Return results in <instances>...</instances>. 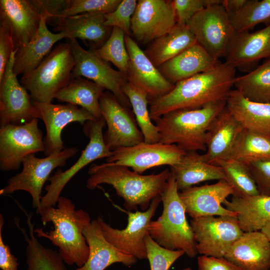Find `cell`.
Segmentation results:
<instances>
[{
    "label": "cell",
    "instance_id": "obj_1",
    "mask_svg": "<svg viewBox=\"0 0 270 270\" xmlns=\"http://www.w3.org/2000/svg\"><path fill=\"white\" fill-rule=\"evenodd\" d=\"M236 72L234 67L220 62L209 70L176 83L169 92L148 103L152 120L172 111L196 109L226 101L234 86Z\"/></svg>",
    "mask_w": 270,
    "mask_h": 270
},
{
    "label": "cell",
    "instance_id": "obj_2",
    "mask_svg": "<svg viewBox=\"0 0 270 270\" xmlns=\"http://www.w3.org/2000/svg\"><path fill=\"white\" fill-rule=\"evenodd\" d=\"M86 186L93 190L100 184L111 185L124 200L127 211L148 209L152 200L164 192L170 174L166 169L158 174L142 175L128 167L104 162L92 164L88 170Z\"/></svg>",
    "mask_w": 270,
    "mask_h": 270
},
{
    "label": "cell",
    "instance_id": "obj_3",
    "mask_svg": "<svg viewBox=\"0 0 270 270\" xmlns=\"http://www.w3.org/2000/svg\"><path fill=\"white\" fill-rule=\"evenodd\" d=\"M40 220L45 225L52 222L53 230L44 232L42 228H34L35 234L50 240L58 248V254L68 265L83 266L89 256V248L82 234L84 226L91 221L88 214L82 210H76L72 200L60 196L56 208L40 210Z\"/></svg>",
    "mask_w": 270,
    "mask_h": 270
},
{
    "label": "cell",
    "instance_id": "obj_4",
    "mask_svg": "<svg viewBox=\"0 0 270 270\" xmlns=\"http://www.w3.org/2000/svg\"><path fill=\"white\" fill-rule=\"evenodd\" d=\"M226 101L210 103L196 109L178 110L156 120L159 142L176 144L186 152L206 151L208 130L224 109Z\"/></svg>",
    "mask_w": 270,
    "mask_h": 270
},
{
    "label": "cell",
    "instance_id": "obj_5",
    "mask_svg": "<svg viewBox=\"0 0 270 270\" xmlns=\"http://www.w3.org/2000/svg\"><path fill=\"white\" fill-rule=\"evenodd\" d=\"M163 210L160 216L152 220L148 232L158 244L171 250H182L190 258L198 254L192 227L180 196L174 176L170 172L167 184L160 194Z\"/></svg>",
    "mask_w": 270,
    "mask_h": 270
},
{
    "label": "cell",
    "instance_id": "obj_6",
    "mask_svg": "<svg viewBox=\"0 0 270 270\" xmlns=\"http://www.w3.org/2000/svg\"><path fill=\"white\" fill-rule=\"evenodd\" d=\"M75 64L69 42L60 43L34 69L22 74L20 83L32 100L51 103L71 80Z\"/></svg>",
    "mask_w": 270,
    "mask_h": 270
},
{
    "label": "cell",
    "instance_id": "obj_7",
    "mask_svg": "<svg viewBox=\"0 0 270 270\" xmlns=\"http://www.w3.org/2000/svg\"><path fill=\"white\" fill-rule=\"evenodd\" d=\"M78 150L76 147L68 148L44 158H38L34 154L28 156L22 162V170L8 179L6 186L0 190V195L9 194L18 190L26 191L30 195L32 206L37 212L42 196V188L52 172L56 168L64 166Z\"/></svg>",
    "mask_w": 270,
    "mask_h": 270
},
{
    "label": "cell",
    "instance_id": "obj_8",
    "mask_svg": "<svg viewBox=\"0 0 270 270\" xmlns=\"http://www.w3.org/2000/svg\"><path fill=\"white\" fill-rule=\"evenodd\" d=\"M102 117L88 120L83 124V132L89 142L82 152L76 162L68 168L62 170L58 168L50 176V183L45 186L46 194L42 198L39 211L43 208L54 206L61 196V193L70 180L82 168L95 160L110 157L111 151L105 144L102 130L106 125Z\"/></svg>",
    "mask_w": 270,
    "mask_h": 270
},
{
    "label": "cell",
    "instance_id": "obj_9",
    "mask_svg": "<svg viewBox=\"0 0 270 270\" xmlns=\"http://www.w3.org/2000/svg\"><path fill=\"white\" fill-rule=\"evenodd\" d=\"M186 26L200 44L216 60L225 56L234 31L229 14L221 4L208 6L196 14Z\"/></svg>",
    "mask_w": 270,
    "mask_h": 270
},
{
    "label": "cell",
    "instance_id": "obj_10",
    "mask_svg": "<svg viewBox=\"0 0 270 270\" xmlns=\"http://www.w3.org/2000/svg\"><path fill=\"white\" fill-rule=\"evenodd\" d=\"M190 225L198 253L208 256L224 258L244 233L236 216L196 218Z\"/></svg>",
    "mask_w": 270,
    "mask_h": 270
},
{
    "label": "cell",
    "instance_id": "obj_11",
    "mask_svg": "<svg viewBox=\"0 0 270 270\" xmlns=\"http://www.w3.org/2000/svg\"><path fill=\"white\" fill-rule=\"evenodd\" d=\"M44 150L38 118L0 128V169L3 172L18 170L26 156Z\"/></svg>",
    "mask_w": 270,
    "mask_h": 270
},
{
    "label": "cell",
    "instance_id": "obj_12",
    "mask_svg": "<svg viewBox=\"0 0 270 270\" xmlns=\"http://www.w3.org/2000/svg\"><path fill=\"white\" fill-rule=\"evenodd\" d=\"M68 42L76 62L71 79L85 78L96 83L110 91L122 106L128 108L131 105L123 92V87L128 82L127 76L114 70L92 49H84L76 39H68Z\"/></svg>",
    "mask_w": 270,
    "mask_h": 270
},
{
    "label": "cell",
    "instance_id": "obj_13",
    "mask_svg": "<svg viewBox=\"0 0 270 270\" xmlns=\"http://www.w3.org/2000/svg\"><path fill=\"white\" fill-rule=\"evenodd\" d=\"M162 202L160 196L156 197L149 208L144 211H126L128 224L126 228L119 230L112 228L98 217L97 220L106 240L121 252L138 260L147 259L145 238L152 217Z\"/></svg>",
    "mask_w": 270,
    "mask_h": 270
},
{
    "label": "cell",
    "instance_id": "obj_14",
    "mask_svg": "<svg viewBox=\"0 0 270 270\" xmlns=\"http://www.w3.org/2000/svg\"><path fill=\"white\" fill-rule=\"evenodd\" d=\"M16 50L11 54L0 80V128L8 124H22L34 118L42 119L26 89L20 82L13 68Z\"/></svg>",
    "mask_w": 270,
    "mask_h": 270
},
{
    "label": "cell",
    "instance_id": "obj_15",
    "mask_svg": "<svg viewBox=\"0 0 270 270\" xmlns=\"http://www.w3.org/2000/svg\"><path fill=\"white\" fill-rule=\"evenodd\" d=\"M186 152L176 144L145 142L112 151L106 162L131 168L142 174L148 169L163 165L170 167L178 164Z\"/></svg>",
    "mask_w": 270,
    "mask_h": 270
},
{
    "label": "cell",
    "instance_id": "obj_16",
    "mask_svg": "<svg viewBox=\"0 0 270 270\" xmlns=\"http://www.w3.org/2000/svg\"><path fill=\"white\" fill-rule=\"evenodd\" d=\"M100 106L102 116L107 126L104 140L111 151L144 142L143 134L130 110L112 93L104 92L100 99Z\"/></svg>",
    "mask_w": 270,
    "mask_h": 270
},
{
    "label": "cell",
    "instance_id": "obj_17",
    "mask_svg": "<svg viewBox=\"0 0 270 270\" xmlns=\"http://www.w3.org/2000/svg\"><path fill=\"white\" fill-rule=\"evenodd\" d=\"M176 24L172 0H139L130 30L138 40L148 43L168 32Z\"/></svg>",
    "mask_w": 270,
    "mask_h": 270
},
{
    "label": "cell",
    "instance_id": "obj_18",
    "mask_svg": "<svg viewBox=\"0 0 270 270\" xmlns=\"http://www.w3.org/2000/svg\"><path fill=\"white\" fill-rule=\"evenodd\" d=\"M129 56L128 80L144 92L148 103L171 91L175 84L168 81L130 36H125Z\"/></svg>",
    "mask_w": 270,
    "mask_h": 270
},
{
    "label": "cell",
    "instance_id": "obj_19",
    "mask_svg": "<svg viewBox=\"0 0 270 270\" xmlns=\"http://www.w3.org/2000/svg\"><path fill=\"white\" fill-rule=\"evenodd\" d=\"M32 102L39 110L41 120L45 125L44 153L46 156L64 149L62 132L68 124L74 122L84 124L88 120L96 119L87 110L76 105L38 102L33 100Z\"/></svg>",
    "mask_w": 270,
    "mask_h": 270
},
{
    "label": "cell",
    "instance_id": "obj_20",
    "mask_svg": "<svg viewBox=\"0 0 270 270\" xmlns=\"http://www.w3.org/2000/svg\"><path fill=\"white\" fill-rule=\"evenodd\" d=\"M234 194V188L224 180L214 184L192 186L179 192L186 212L192 218L209 216H236L235 212L222 205L228 196Z\"/></svg>",
    "mask_w": 270,
    "mask_h": 270
},
{
    "label": "cell",
    "instance_id": "obj_21",
    "mask_svg": "<svg viewBox=\"0 0 270 270\" xmlns=\"http://www.w3.org/2000/svg\"><path fill=\"white\" fill-rule=\"evenodd\" d=\"M42 14L32 0H0V22L9 28L16 50L36 34Z\"/></svg>",
    "mask_w": 270,
    "mask_h": 270
},
{
    "label": "cell",
    "instance_id": "obj_22",
    "mask_svg": "<svg viewBox=\"0 0 270 270\" xmlns=\"http://www.w3.org/2000/svg\"><path fill=\"white\" fill-rule=\"evenodd\" d=\"M225 62L236 69L247 70L264 58H270V24L254 32H234Z\"/></svg>",
    "mask_w": 270,
    "mask_h": 270
},
{
    "label": "cell",
    "instance_id": "obj_23",
    "mask_svg": "<svg viewBox=\"0 0 270 270\" xmlns=\"http://www.w3.org/2000/svg\"><path fill=\"white\" fill-rule=\"evenodd\" d=\"M82 232L89 248V256L84 264L74 270H104L114 263L130 266L137 262L135 257L121 252L106 240L97 219L86 223Z\"/></svg>",
    "mask_w": 270,
    "mask_h": 270
},
{
    "label": "cell",
    "instance_id": "obj_24",
    "mask_svg": "<svg viewBox=\"0 0 270 270\" xmlns=\"http://www.w3.org/2000/svg\"><path fill=\"white\" fill-rule=\"evenodd\" d=\"M224 258L243 270H269L270 241L261 230L244 232Z\"/></svg>",
    "mask_w": 270,
    "mask_h": 270
},
{
    "label": "cell",
    "instance_id": "obj_25",
    "mask_svg": "<svg viewBox=\"0 0 270 270\" xmlns=\"http://www.w3.org/2000/svg\"><path fill=\"white\" fill-rule=\"evenodd\" d=\"M244 130L226 108L216 117L206 134V161L216 165L220 160L230 158L233 147Z\"/></svg>",
    "mask_w": 270,
    "mask_h": 270
},
{
    "label": "cell",
    "instance_id": "obj_26",
    "mask_svg": "<svg viewBox=\"0 0 270 270\" xmlns=\"http://www.w3.org/2000/svg\"><path fill=\"white\" fill-rule=\"evenodd\" d=\"M220 62L212 58L196 42L158 68L162 74L174 84L209 70Z\"/></svg>",
    "mask_w": 270,
    "mask_h": 270
},
{
    "label": "cell",
    "instance_id": "obj_27",
    "mask_svg": "<svg viewBox=\"0 0 270 270\" xmlns=\"http://www.w3.org/2000/svg\"><path fill=\"white\" fill-rule=\"evenodd\" d=\"M46 23V18L42 15L36 34L28 43L16 50L13 68L16 76L32 70L51 52L55 43L64 38L68 39V36L64 32L50 31Z\"/></svg>",
    "mask_w": 270,
    "mask_h": 270
},
{
    "label": "cell",
    "instance_id": "obj_28",
    "mask_svg": "<svg viewBox=\"0 0 270 270\" xmlns=\"http://www.w3.org/2000/svg\"><path fill=\"white\" fill-rule=\"evenodd\" d=\"M104 22V14L86 13L60 18L55 24L56 30L66 34L68 39L88 40L100 48L108 39L112 28L106 26Z\"/></svg>",
    "mask_w": 270,
    "mask_h": 270
},
{
    "label": "cell",
    "instance_id": "obj_29",
    "mask_svg": "<svg viewBox=\"0 0 270 270\" xmlns=\"http://www.w3.org/2000/svg\"><path fill=\"white\" fill-rule=\"evenodd\" d=\"M226 108L244 129L270 134V104L252 101L232 90Z\"/></svg>",
    "mask_w": 270,
    "mask_h": 270
},
{
    "label": "cell",
    "instance_id": "obj_30",
    "mask_svg": "<svg viewBox=\"0 0 270 270\" xmlns=\"http://www.w3.org/2000/svg\"><path fill=\"white\" fill-rule=\"evenodd\" d=\"M178 190H182L198 183L218 180H226L223 169L208 162L197 152H186L180 162L170 167Z\"/></svg>",
    "mask_w": 270,
    "mask_h": 270
},
{
    "label": "cell",
    "instance_id": "obj_31",
    "mask_svg": "<svg viewBox=\"0 0 270 270\" xmlns=\"http://www.w3.org/2000/svg\"><path fill=\"white\" fill-rule=\"evenodd\" d=\"M228 210L236 214L244 232L261 230L270 222V196H233L223 203Z\"/></svg>",
    "mask_w": 270,
    "mask_h": 270
},
{
    "label": "cell",
    "instance_id": "obj_32",
    "mask_svg": "<svg viewBox=\"0 0 270 270\" xmlns=\"http://www.w3.org/2000/svg\"><path fill=\"white\" fill-rule=\"evenodd\" d=\"M196 42L188 26L176 24L168 32L154 40L144 52L159 68Z\"/></svg>",
    "mask_w": 270,
    "mask_h": 270
},
{
    "label": "cell",
    "instance_id": "obj_33",
    "mask_svg": "<svg viewBox=\"0 0 270 270\" xmlns=\"http://www.w3.org/2000/svg\"><path fill=\"white\" fill-rule=\"evenodd\" d=\"M104 88L96 83L83 78H72L57 94L56 98L84 108L96 118H102L100 99Z\"/></svg>",
    "mask_w": 270,
    "mask_h": 270
},
{
    "label": "cell",
    "instance_id": "obj_34",
    "mask_svg": "<svg viewBox=\"0 0 270 270\" xmlns=\"http://www.w3.org/2000/svg\"><path fill=\"white\" fill-rule=\"evenodd\" d=\"M28 234L19 223L16 224L23 234L27 243L26 248V270H68L65 263L58 252L44 246L36 238L34 233V224L32 216H27Z\"/></svg>",
    "mask_w": 270,
    "mask_h": 270
},
{
    "label": "cell",
    "instance_id": "obj_35",
    "mask_svg": "<svg viewBox=\"0 0 270 270\" xmlns=\"http://www.w3.org/2000/svg\"><path fill=\"white\" fill-rule=\"evenodd\" d=\"M230 158L248 166L256 161L270 160V134L244 129L233 147Z\"/></svg>",
    "mask_w": 270,
    "mask_h": 270
},
{
    "label": "cell",
    "instance_id": "obj_36",
    "mask_svg": "<svg viewBox=\"0 0 270 270\" xmlns=\"http://www.w3.org/2000/svg\"><path fill=\"white\" fill-rule=\"evenodd\" d=\"M234 86L250 100L270 104V58L247 74L236 77Z\"/></svg>",
    "mask_w": 270,
    "mask_h": 270
},
{
    "label": "cell",
    "instance_id": "obj_37",
    "mask_svg": "<svg viewBox=\"0 0 270 270\" xmlns=\"http://www.w3.org/2000/svg\"><path fill=\"white\" fill-rule=\"evenodd\" d=\"M123 92L132 108L136 122L143 134L144 142L148 143L159 142L158 128L152 122L148 108V100L147 95L128 82L124 86Z\"/></svg>",
    "mask_w": 270,
    "mask_h": 270
},
{
    "label": "cell",
    "instance_id": "obj_38",
    "mask_svg": "<svg viewBox=\"0 0 270 270\" xmlns=\"http://www.w3.org/2000/svg\"><path fill=\"white\" fill-rule=\"evenodd\" d=\"M235 32L249 31L256 26L270 24V0H248L240 10L228 14Z\"/></svg>",
    "mask_w": 270,
    "mask_h": 270
},
{
    "label": "cell",
    "instance_id": "obj_39",
    "mask_svg": "<svg viewBox=\"0 0 270 270\" xmlns=\"http://www.w3.org/2000/svg\"><path fill=\"white\" fill-rule=\"evenodd\" d=\"M216 166L224 170L226 181L234 188V196H252L260 194L249 167L237 160L228 158L218 162Z\"/></svg>",
    "mask_w": 270,
    "mask_h": 270
},
{
    "label": "cell",
    "instance_id": "obj_40",
    "mask_svg": "<svg viewBox=\"0 0 270 270\" xmlns=\"http://www.w3.org/2000/svg\"><path fill=\"white\" fill-rule=\"evenodd\" d=\"M125 36L122 30L114 27L103 45L92 49L100 58L110 62L119 71L127 76L130 58L125 44Z\"/></svg>",
    "mask_w": 270,
    "mask_h": 270
},
{
    "label": "cell",
    "instance_id": "obj_41",
    "mask_svg": "<svg viewBox=\"0 0 270 270\" xmlns=\"http://www.w3.org/2000/svg\"><path fill=\"white\" fill-rule=\"evenodd\" d=\"M145 244L150 270H168L185 254L182 250H171L162 247L148 233L145 238Z\"/></svg>",
    "mask_w": 270,
    "mask_h": 270
},
{
    "label": "cell",
    "instance_id": "obj_42",
    "mask_svg": "<svg viewBox=\"0 0 270 270\" xmlns=\"http://www.w3.org/2000/svg\"><path fill=\"white\" fill-rule=\"evenodd\" d=\"M121 0H68L60 18L86 13L106 14L113 12Z\"/></svg>",
    "mask_w": 270,
    "mask_h": 270
},
{
    "label": "cell",
    "instance_id": "obj_43",
    "mask_svg": "<svg viewBox=\"0 0 270 270\" xmlns=\"http://www.w3.org/2000/svg\"><path fill=\"white\" fill-rule=\"evenodd\" d=\"M137 2L136 0H122L113 12L105 14V25L112 28H118L122 30L126 35L130 36L132 18Z\"/></svg>",
    "mask_w": 270,
    "mask_h": 270
},
{
    "label": "cell",
    "instance_id": "obj_44",
    "mask_svg": "<svg viewBox=\"0 0 270 270\" xmlns=\"http://www.w3.org/2000/svg\"><path fill=\"white\" fill-rule=\"evenodd\" d=\"M222 4L220 0H174L172 6L176 23L186 26L189 20L204 8L214 4Z\"/></svg>",
    "mask_w": 270,
    "mask_h": 270
},
{
    "label": "cell",
    "instance_id": "obj_45",
    "mask_svg": "<svg viewBox=\"0 0 270 270\" xmlns=\"http://www.w3.org/2000/svg\"><path fill=\"white\" fill-rule=\"evenodd\" d=\"M248 166L260 194L270 196V160L254 162Z\"/></svg>",
    "mask_w": 270,
    "mask_h": 270
},
{
    "label": "cell",
    "instance_id": "obj_46",
    "mask_svg": "<svg viewBox=\"0 0 270 270\" xmlns=\"http://www.w3.org/2000/svg\"><path fill=\"white\" fill-rule=\"evenodd\" d=\"M12 34L4 24H0V80L2 79L11 54L16 50Z\"/></svg>",
    "mask_w": 270,
    "mask_h": 270
},
{
    "label": "cell",
    "instance_id": "obj_47",
    "mask_svg": "<svg viewBox=\"0 0 270 270\" xmlns=\"http://www.w3.org/2000/svg\"><path fill=\"white\" fill-rule=\"evenodd\" d=\"M198 270H243L224 258L198 257Z\"/></svg>",
    "mask_w": 270,
    "mask_h": 270
},
{
    "label": "cell",
    "instance_id": "obj_48",
    "mask_svg": "<svg viewBox=\"0 0 270 270\" xmlns=\"http://www.w3.org/2000/svg\"><path fill=\"white\" fill-rule=\"evenodd\" d=\"M4 224L2 214H0V268L2 270H17L19 265L17 258L13 255L8 246L3 240L2 230Z\"/></svg>",
    "mask_w": 270,
    "mask_h": 270
},
{
    "label": "cell",
    "instance_id": "obj_49",
    "mask_svg": "<svg viewBox=\"0 0 270 270\" xmlns=\"http://www.w3.org/2000/svg\"><path fill=\"white\" fill-rule=\"evenodd\" d=\"M248 0H222V5L228 14L240 10L246 4Z\"/></svg>",
    "mask_w": 270,
    "mask_h": 270
},
{
    "label": "cell",
    "instance_id": "obj_50",
    "mask_svg": "<svg viewBox=\"0 0 270 270\" xmlns=\"http://www.w3.org/2000/svg\"><path fill=\"white\" fill-rule=\"evenodd\" d=\"M270 241V222L266 224L261 230Z\"/></svg>",
    "mask_w": 270,
    "mask_h": 270
},
{
    "label": "cell",
    "instance_id": "obj_51",
    "mask_svg": "<svg viewBox=\"0 0 270 270\" xmlns=\"http://www.w3.org/2000/svg\"><path fill=\"white\" fill-rule=\"evenodd\" d=\"M181 270H192L191 268H189V267H188V268H183Z\"/></svg>",
    "mask_w": 270,
    "mask_h": 270
}]
</instances>
